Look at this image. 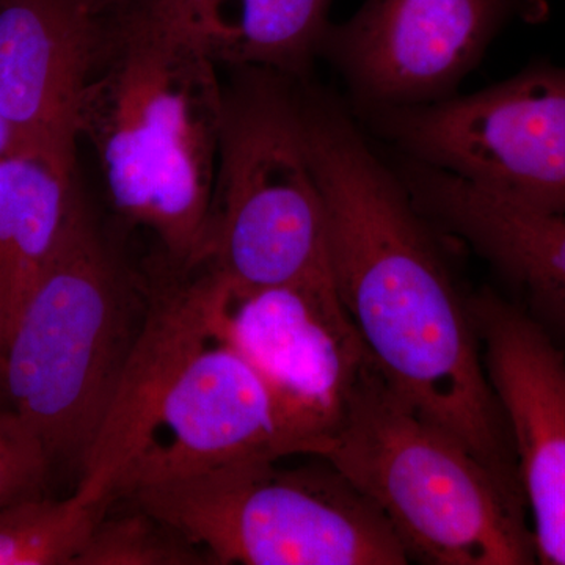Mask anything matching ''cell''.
<instances>
[{
    "instance_id": "cell-1",
    "label": "cell",
    "mask_w": 565,
    "mask_h": 565,
    "mask_svg": "<svg viewBox=\"0 0 565 565\" xmlns=\"http://www.w3.org/2000/svg\"><path fill=\"white\" fill-rule=\"evenodd\" d=\"M305 141L326 203L338 296L379 373L522 490L514 444L470 311L434 223L351 111L299 85Z\"/></svg>"
},
{
    "instance_id": "cell-2",
    "label": "cell",
    "mask_w": 565,
    "mask_h": 565,
    "mask_svg": "<svg viewBox=\"0 0 565 565\" xmlns=\"http://www.w3.org/2000/svg\"><path fill=\"white\" fill-rule=\"evenodd\" d=\"M81 109L115 210L158 236L180 273L210 228L225 88L215 63L139 13L104 18Z\"/></svg>"
},
{
    "instance_id": "cell-3",
    "label": "cell",
    "mask_w": 565,
    "mask_h": 565,
    "mask_svg": "<svg viewBox=\"0 0 565 565\" xmlns=\"http://www.w3.org/2000/svg\"><path fill=\"white\" fill-rule=\"evenodd\" d=\"M99 230L79 189L7 338L3 404L51 465L82 471L128 362L150 294Z\"/></svg>"
},
{
    "instance_id": "cell-4",
    "label": "cell",
    "mask_w": 565,
    "mask_h": 565,
    "mask_svg": "<svg viewBox=\"0 0 565 565\" xmlns=\"http://www.w3.org/2000/svg\"><path fill=\"white\" fill-rule=\"evenodd\" d=\"M385 515L411 561L537 563L523 492L401 396L371 359L313 456Z\"/></svg>"
},
{
    "instance_id": "cell-5",
    "label": "cell",
    "mask_w": 565,
    "mask_h": 565,
    "mask_svg": "<svg viewBox=\"0 0 565 565\" xmlns=\"http://www.w3.org/2000/svg\"><path fill=\"white\" fill-rule=\"evenodd\" d=\"M200 266L245 288L291 286L338 296L299 81L273 70L237 68L225 88Z\"/></svg>"
},
{
    "instance_id": "cell-6",
    "label": "cell",
    "mask_w": 565,
    "mask_h": 565,
    "mask_svg": "<svg viewBox=\"0 0 565 565\" xmlns=\"http://www.w3.org/2000/svg\"><path fill=\"white\" fill-rule=\"evenodd\" d=\"M253 459L126 494L214 564L411 563L385 515L332 465Z\"/></svg>"
},
{
    "instance_id": "cell-7",
    "label": "cell",
    "mask_w": 565,
    "mask_h": 565,
    "mask_svg": "<svg viewBox=\"0 0 565 565\" xmlns=\"http://www.w3.org/2000/svg\"><path fill=\"white\" fill-rule=\"evenodd\" d=\"M405 158L508 202L565 212V66L527 65L471 95L359 111Z\"/></svg>"
},
{
    "instance_id": "cell-8",
    "label": "cell",
    "mask_w": 565,
    "mask_h": 565,
    "mask_svg": "<svg viewBox=\"0 0 565 565\" xmlns=\"http://www.w3.org/2000/svg\"><path fill=\"white\" fill-rule=\"evenodd\" d=\"M204 269L215 338L266 382L294 456H313L370 360L340 297L291 286L245 288Z\"/></svg>"
},
{
    "instance_id": "cell-9",
    "label": "cell",
    "mask_w": 565,
    "mask_h": 565,
    "mask_svg": "<svg viewBox=\"0 0 565 565\" xmlns=\"http://www.w3.org/2000/svg\"><path fill=\"white\" fill-rule=\"evenodd\" d=\"M546 11L544 0H364L330 24L321 54L356 111L424 106L455 96L505 25Z\"/></svg>"
},
{
    "instance_id": "cell-10",
    "label": "cell",
    "mask_w": 565,
    "mask_h": 565,
    "mask_svg": "<svg viewBox=\"0 0 565 565\" xmlns=\"http://www.w3.org/2000/svg\"><path fill=\"white\" fill-rule=\"evenodd\" d=\"M468 302L487 377L514 444L535 557L565 565V349L493 289Z\"/></svg>"
},
{
    "instance_id": "cell-11",
    "label": "cell",
    "mask_w": 565,
    "mask_h": 565,
    "mask_svg": "<svg viewBox=\"0 0 565 565\" xmlns=\"http://www.w3.org/2000/svg\"><path fill=\"white\" fill-rule=\"evenodd\" d=\"M292 456L266 382L214 334L189 356L167 390L150 440L122 473L115 498L223 465Z\"/></svg>"
},
{
    "instance_id": "cell-12",
    "label": "cell",
    "mask_w": 565,
    "mask_h": 565,
    "mask_svg": "<svg viewBox=\"0 0 565 565\" xmlns=\"http://www.w3.org/2000/svg\"><path fill=\"white\" fill-rule=\"evenodd\" d=\"M106 33L90 0L0 2V110L14 151L74 177L82 102Z\"/></svg>"
},
{
    "instance_id": "cell-13",
    "label": "cell",
    "mask_w": 565,
    "mask_h": 565,
    "mask_svg": "<svg viewBox=\"0 0 565 565\" xmlns=\"http://www.w3.org/2000/svg\"><path fill=\"white\" fill-rule=\"evenodd\" d=\"M396 173L434 226L478 253L509 299L565 349V212L520 206L414 159Z\"/></svg>"
},
{
    "instance_id": "cell-14",
    "label": "cell",
    "mask_w": 565,
    "mask_h": 565,
    "mask_svg": "<svg viewBox=\"0 0 565 565\" xmlns=\"http://www.w3.org/2000/svg\"><path fill=\"white\" fill-rule=\"evenodd\" d=\"M150 294L147 318L129 353L90 456L79 492L117 500L115 489L150 440L167 390L189 356L214 337L210 274L204 267Z\"/></svg>"
},
{
    "instance_id": "cell-15",
    "label": "cell",
    "mask_w": 565,
    "mask_h": 565,
    "mask_svg": "<svg viewBox=\"0 0 565 565\" xmlns=\"http://www.w3.org/2000/svg\"><path fill=\"white\" fill-rule=\"evenodd\" d=\"M333 0H148L128 13L158 24L211 62L308 82ZM125 14V13H122Z\"/></svg>"
},
{
    "instance_id": "cell-16",
    "label": "cell",
    "mask_w": 565,
    "mask_h": 565,
    "mask_svg": "<svg viewBox=\"0 0 565 565\" xmlns=\"http://www.w3.org/2000/svg\"><path fill=\"white\" fill-rule=\"evenodd\" d=\"M76 182L29 152L0 158V308L17 318L61 236Z\"/></svg>"
},
{
    "instance_id": "cell-17",
    "label": "cell",
    "mask_w": 565,
    "mask_h": 565,
    "mask_svg": "<svg viewBox=\"0 0 565 565\" xmlns=\"http://www.w3.org/2000/svg\"><path fill=\"white\" fill-rule=\"evenodd\" d=\"M114 501L76 490L65 500L40 494L0 505V565H74Z\"/></svg>"
},
{
    "instance_id": "cell-18",
    "label": "cell",
    "mask_w": 565,
    "mask_h": 565,
    "mask_svg": "<svg viewBox=\"0 0 565 565\" xmlns=\"http://www.w3.org/2000/svg\"><path fill=\"white\" fill-rule=\"evenodd\" d=\"M106 514L88 535L74 565H200L210 556L172 526L132 503L122 514Z\"/></svg>"
},
{
    "instance_id": "cell-19",
    "label": "cell",
    "mask_w": 565,
    "mask_h": 565,
    "mask_svg": "<svg viewBox=\"0 0 565 565\" xmlns=\"http://www.w3.org/2000/svg\"><path fill=\"white\" fill-rule=\"evenodd\" d=\"M51 468L40 441L0 407V505L44 494Z\"/></svg>"
},
{
    "instance_id": "cell-20",
    "label": "cell",
    "mask_w": 565,
    "mask_h": 565,
    "mask_svg": "<svg viewBox=\"0 0 565 565\" xmlns=\"http://www.w3.org/2000/svg\"><path fill=\"white\" fill-rule=\"evenodd\" d=\"M93 10L102 18L118 17L145 6L148 0H90Z\"/></svg>"
},
{
    "instance_id": "cell-21",
    "label": "cell",
    "mask_w": 565,
    "mask_h": 565,
    "mask_svg": "<svg viewBox=\"0 0 565 565\" xmlns=\"http://www.w3.org/2000/svg\"><path fill=\"white\" fill-rule=\"evenodd\" d=\"M7 338H9V326H7L6 316L0 308V407H6L3 404V364H6Z\"/></svg>"
},
{
    "instance_id": "cell-22",
    "label": "cell",
    "mask_w": 565,
    "mask_h": 565,
    "mask_svg": "<svg viewBox=\"0 0 565 565\" xmlns=\"http://www.w3.org/2000/svg\"><path fill=\"white\" fill-rule=\"evenodd\" d=\"M14 151L13 134L10 131L9 122L0 110V158Z\"/></svg>"
},
{
    "instance_id": "cell-23",
    "label": "cell",
    "mask_w": 565,
    "mask_h": 565,
    "mask_svg": "<svg viewBox=\"0 0 565 565\" xmlns=\"http://www.w3.org/2000/svg\"><path fill=\"white\" fill-rule=\"evenodd\" d=\"M0 2H2V0H0Z\"/></svg>"
}]
</instances>
